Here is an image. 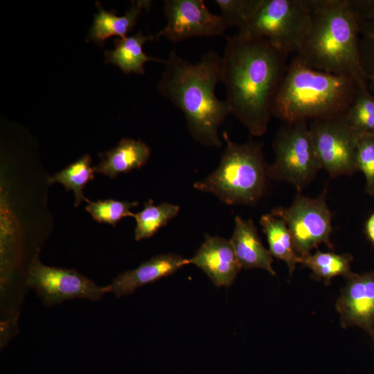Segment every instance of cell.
I'll list each match as a JSON object with an SVG mask.
<instances>
[{
  "instance_id": "obj_26",
  "label": "cell",
  "mask_w": 374,
  "mask_h": 374,
  "mask_svg": "<svg viewBox=\"0 0 374 374\" xmlns=\"http://www.w3.org/2000/svg\"><path fill=\"white\" fill-rule=\"evenodd\" d=\"M227 26H244L253 17L261 0H215Z\"/></svg>"
},
{
  "instance_id": "obj_20",
  "label": "cell",
  "mask_w": 374,
  "mask_h": 374,
  "mask_svg": "<svg viewBox=\"0 0 374 374\" xmlns=\"http://www.w3.org/2000/svg\"><path fill=\"white\" fill-rule=\"evenodd\" d=\"M359 21V53L368 89L374 96V0H350Z\"/></svg>"
},
{
  "instance_id": "obj_21",
  "label": "cell",
  "mask_w": 374,
  "mask_h": 374,
  "mask_svg": "<svg viewBox=\"0 0 374 374\" xmlns=\"http://www.w3.org/2000/svg\"><path fill=\"white\" fill-rule=\"evenodd\" d=\"M353 256L349 253L337 254L317 250L314 254H308L300 260V263L312 271L314 279L329 285L335 277L345 278L353 273L351 262Z\"/></svg>"
},
{
  "instance_id": "obj_4",
  "label": "cell",
  "mask_w": 374,
  "mask_h": 374,
  "mask_svg": "<svg viewBox=\"0 0 374 374\" xmlns=\"http://www.w3.org/2000/svg\"><path fill=\"white\" fill-rule=\"evenodd\" d=\"M312 19L296 54L306 65L366 85L359 53V21L350 0H309Z\"/></svg>"
},
{
  "instance_id": "obj_7",
  "label": "cell",
  "mask_w": 374,
  "mask_h": 374,
  "mask_svg": "<svg viewBox=\"0 0 374 374\" xmlns=\"http://www.w3.org/2000/svg\"><path fill=\"white\" fill-rule=\"evenodd\" d=\"M274 160L268 165L269 179L286 181L304 190L322 169L307 122L285 123L273 141Z\"/></svg>"
},
{
  "instance_id": "obj_6",
  "label": "cell",
  "mask_w": 374,
  "mask_h": 374,
  "mask_svg": "<svg viewBox=\"0 0 374 374\" xmlns=\"http://www.w3.org/2000/svg\"><path fill=\"white\" fill-rule=\"evenodd\" d=\"M311 19L309 0H261L238 34L265 39L285 53L296 55L308 33Z\"/></svg>"
},
{
  "instance_id": "obj_24",
  "label": "cell",
  "mask_w": 374,
  "mask_h": 374,
  "mask_svg": "<svg viewBox=\"0 0 374 374\" xmlns=\"http://www.w3.org/2000/svg\"><path fill=\"white\" fill-rule=\"evenodd\" d=\"M343 118L357 137L374 134V96L367 86L359 87Z\"/></svg>"
},
{
  "instance_id": "obj_18",
  "label": "cell",
  "mask_w": 374,
  "mask_h": 374,
  "mask_svg": "<svg viewBox=\"0 0 374 374\" xmlns=\"http://www.w3.org/2000/svg\"><path fill=\"white\" fill-rule=\"evenodd\" d=\"M154 39L155 35H145L142 31L132 36L118 37L114 40L115 48L105 51L106 63L117 66L125 74L134 73L143 75L145 62H165V60L148 56L143 51V44Z\"/></svg>"
},
{
  "instance_id": "obj_5",
  "label": "cell",
  "mask_w": 374,
  "mask_h": 374,
  "mask_svg": "<svg viewBox=\"0 0 374 374\" xmlns=\"http://www.w3.org/2000/svg\"><path fill=\"white\" fill-rule=\"evenodd\" d=\"M222 138L226 147L218 167L193 186L226 204L253 206L264 195L269 179L262 144L253 141L237 143L226 132Z\"/></svg>"
},
{
  "instance_id": "obj_25",
  "label": "cell",
  "mask_w": 374,
  "mask_h": 374,
  "mask_svg": "<svg viewBox=\"0 0 374 374\" xmlns=\"http://www.w3.org/2000/svg\"><path fill=\"white\" fill-rule=\"evenodd\" d=\"M86 202L88 204L85 209L93 220L113 226H116L123 217H134V213L131 212V209L139 205L138 202L118 201L112 199L96 202L87 199Z\"/></svg>"
},
{
  "instance_id": "obj_3",
  "label": "cell",
  "mask_w": 374,
  "mask_h": 374,
  "mask_svg": "<svg viewBox=\"0 0 374 374\" xmlns=\"http://www.w3.org/2000/svg\"><path fill=\"white\" fill-rule=\"evenodd\" d=\"M361 86L354 78L314 69L296 55L271 102V115L284 123L343 116Z\"/></svg>"
},
{
  "instance_id": "obj_9",
  "label": "cell",
  "mask_w": 374,
  "mask_h": 374,
  "mask_svg": "<svg viewBox=\"0 0 374 374\" xmlns=\"http://www.w3.org/2000/svg\"><path fill=\"white\" fill-rule=\"evenodd\" d=\"M275 209L285 219L300 258L323 243L333 249L330 242L332 214L326 203V192L313 198L299 194L290 206Z\"/></svg>"
},
{
  "instance_id": "obj_27",
  "label": "cell",
  "mask_w": 374,
  "mask_h": 374,
  "mask_svg": "<svg viewBox=\"0 0 374 374\" xmlns=\"http://www.w3.org/2000/svg\"><path fill=\"white\" fill-rule=\"evenodd\" d=\"M356 165L364 175L366 193L374 195V134L358 136Z\"/></svg>"
},
{
  "instance_id": "obj_8",
  "label": "cell",
  "mask_w": 374,
  "mask_h": 374,
  "mask_svg": "<svg viewBox=\"0 0 374 374\" xmlns=\"http://www.w3.org/2000/svg\"><path fill=\"white\" fill-rule=\"evenodd\" d=\"M26 283L47 307L76 299L96 301L109 293L108 285L100 286L75 269L45 265L37 258L28 267Z\"/></svg>"
},
{
  "instance_id": "obj_19",
  "label": "cell",
  "mask_w": 374,
  "mask_h": 374,
  "mask_svg": "<svg viewBox=\"0 0 374 374\" xmlns=\"http://www.w3.org/2000/svg\"><path fill=\"white\" fill-rule=\"evenodd\" d=\"M260 223L266 235L269 252L273 257L285 262L291 277L301 258L285 219L274 208L270 213L263 215Z\"/></svg>"
},
{
  "instance_id": "obj_12",
  "label": "cell",
  "mask_w": 374,
  "mask_h": 374,
  "mask_svg": "<svg viewBox=\"0 0 374 374\" xmlns=\"http://www.w3.org/2000/svg\"><path fill=\"white\" fill-rule=\"evenodd\" d=\"M336 303L342 328L357 326L371 339L374 346V271L352 273Z\"/></svg>"
},
{
  "instance_id": "obj_15",
  "label": "cell",
  "mask_w": 374,
  "mask_h": 374,
  "mask_svg": "<svg viewBox=\"0 0 374 374\" xmlns=\"http://www.w3.org/2000/svg\"><path fill=\"white\" fill-rule=\"evenodd\" d=\"M241 268L262 269L276 276L272 267L273 256L260 240L252 220L235 217V228L230 239Z\"/></svg>"
},
{
  "instance_id": "obj_23",
  "label": "cell",
  "mask_w": 374,
  "mask_h": 374,
  "mask_svg": "<svg viewBox=\"0 0 374 374\" xmlns=\"http://www.w3.org/2000/svg\"><path fill=\"white\" fill-rule=\"evenodd\" d=\"M91 158L84 154L76 161L71 163L59 172L47 177L48 185L60 183L66 190H72L75 196V206L86 201L82 190L87 184L94 178V167L91 166Z\"/></svg>"
},
{
  "instance_id": "obj_11",
  "label": "cell",
  "mask_w": 374,
  "mask_h": 374,
  "mask_svg": "<svg viewBox=\"0 0 374 374\" xmlns=\"http://www.w3.org/2000/svg\"><path fill=\"white\" fill-rule=\"evenodd\" d=\"M163 10L167 23L156 38L163 36L176 43L222 35L228 27L222 15L211 12L203 0H166Z\"/></svg>"
},
{
  "instance_id": "obj_2",
  "label": "cell",
  "mask_w": 374,
  "mask_h": 374,
  "mask_svg": "<svg viewBox=\"0 0 374 374\" xmlns=\"http://www.w3.org/2000/svg\"><path fill=\"white\" fill-rule=\"evenodd\" d=\"M157 86L159 93L184 114L193 139L207 147L220 148L219 128L231 114L225 100L218 99L215 87L222 82V56L210 51L191 62L172 49Z\"/></svg>"
},
{
  "instance_id": "obj_16",
  "label": "cell",
  "mask_w": 374,
  "mask_h": 374,
  "mask_svg": "<svg viewBox=\"0 0 374 374\" xmlns=\"http://www.w3.org/2000/svg\"><path fill=\"white\" fill-rule=\"evenodd\" d=\"M150 147L141 140L122 139L112 150L99 154L100 161L94 167L95 172L111 179L121 173L140 169L148 161Z\"/></svg>"
},
{
  "instance_id": "obj_22",
  "label": "cell",
  "mask_w": 374,
  "mask_h": 374,
  "mask_svg": "<svg viewBox=\"0 0 374 374\" xmlns=\"http://www.w3.org/2000/svg\"><path fill=\"white\" fill-rule=\"evenodd\" d=\"M179 210V206L168 202H162L158 205H155L152 199L145 202L144 208L134 213L135 240L139 241L153 236L175 217Z\"/></svg>"
},
{
  "instance_id": "obj_1",
  "label": "cell",
  "mask_w": 374,
  "mask_h": 374,
  "mask_svg": "<svg viewBox=\"0 0 374 374\" xmlns=\"http://www.w3.org/2000/svg\"><path fill=\"white\" fill-rule=\"evenodd\" d=\"M289 55L267 40L238 34L227 37L222 82L230 112L255 136L263 135L271 102L287 66Z\"/></svg>"
},
{
  "instance_id": "obj_17",
  "label": "cell",
  "mask_w": 374,
  "mask_h": 374,
  "mask_svg": "<svg viewBox=\"0 0 374 374\" xmlns=\"http://www.w3.org/2000/svg\"><path fill=\"white\" fill-rule=\"evenodd\" d=\"M131 6L123 16H118L114 10H105L100 2H96L98 12L94 15L93 23L89 30V38L100 46L112 36L127 37L133 30L143 9L149 10L151 1H132Z\"/></svg>"
},
{
  "instance_id": "obj_28",
  "label": "cell",
  "mask_w": 374,
  "mask_h": 374,
  "mask_svg": "<svg viewBox=\"0 0 374 374\" xmlns=\"http://www.w3.org/2000/svg\"><path fill=\"white\" fill-rule=\"evenodd\" d=\"M365 233L369 241L374 244V213L366 221Z\"/></svg>"
},
{
  "instance_id": "obj_10",
  "label": "cell",
  "mask_w": 374,
  "mask_h": 374,
  "mask_svg": "<svg viewBox=\"0 0 374 374\" xmlns=\"http://www.w3.org/2000/svg\"><path fill=\"white\" fill-rule=\"evenodd\" d=\"M309 128L321 168L331 177L352 175L357 170L358 137L343 116L312 121Z\"/></svg>"
},
{
  "instance_id": "obj_13",
  "label": "cell",
  "mask_w": 374,
  "mask_h": 374,
  "mask_svg": "<svg viewBox=\"0 0 374 374\" xmlns=\"http://www.w3.org/2000/svg\"><path fill=\"white\" fill-rule=\"evenodd\" d=\"M201 269L218 287H229L242 269L229 240L206 235L196 253L188 259Z\"/></svg>"
},
{
  "instance_id": "obj_14",
  "label": "cell",
  "mask_w": 374,
  "mask_h": 374,
  "mask_svg": "<svg viewBox=\"0 0 374 374\" xmlns=\"http://www.w3.org/2000/svg\"><path fill=\"white\" fill-rule=\"evenodd\" d=\"M188 259L173 253L157 255L136 268L118 274L108 285L109 293L120 298L134 293L139 288L169 276L184 266Z\"/></svg>"
}]
</instances>
